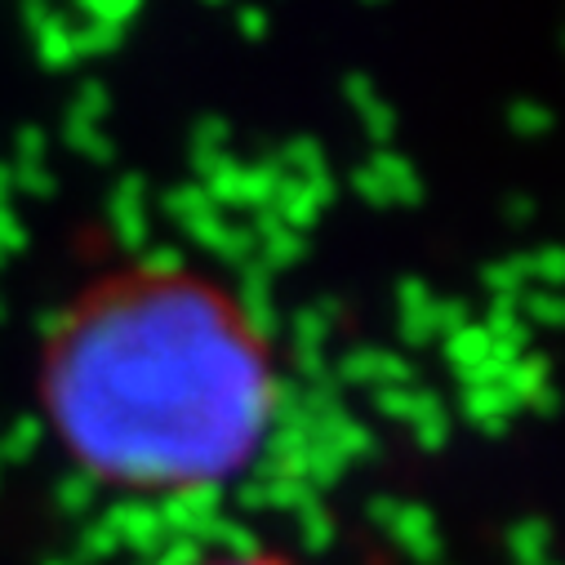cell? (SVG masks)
Segmentation results:
<instances>
[{
  "label": "cell",
  "instance_id": "1",
  "mask_svg": "<svg viewBox=\"0 0 565 565\" xmlns=\"http://www.w3.org/2000/svg\"><path fill=\"white\" fill-rule=\"evenodd\" d=\"M36 401L58 450L98 486L188 494L263 450L280 374L258 317L183 263L103 271L50 321Z\"/></svg>",
  "mask_w": 565,
  "mask_h": 565
},
{
  "label": "cell",
  "instance_id": "2",
  "mask_svg": "<svg viewBox=\"0 0 565 565\" xmlns=\"http://www.w3.org/2000/svg\"><path fill=\"white\" fill-rule=\"evenodd\" d=\"M196 565H295L286 556H271V552H227V556H210Z\"/></svg>",
  "mask_w": 565,
  "mask_h": 565
}]
</instances>
